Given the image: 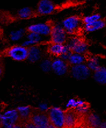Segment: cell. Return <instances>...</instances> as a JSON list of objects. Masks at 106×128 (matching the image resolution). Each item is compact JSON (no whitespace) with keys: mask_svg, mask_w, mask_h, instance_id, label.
Masks as SVG:
<instances>
[{"mask_svg":"<svg viewBox=\"0 0 106 128\" xmlns=\"http://www.w3.org/2000/svg\"><path fill=\"white\" fill-rule=\"evenodd\" d=\"M100 19H101V17L99 14H92V15L86 16L83 19V22L84 24H88L96 22Z\"/></svg>","mask_w":106,"mask_h":128,"instance_id":"26","label":"cell"},{"mask_svg":"<svg viewBox=\"0 0 106 128\" xmlns=\"http://www.w3.org/2000/svg\"><path fill=\"white\" fill-rule=\"evenodd\" d=\"M40 68L43 72H49L52 70V61L48 59L44 60L40 64Z\"/></svg>","mask_w":106,"mask_h":128,"instance_id":"25","label":"cell"},{"mask_svg":"<svg viewBox=\"0 0 106 128\" xmlns=\"http://www.w3.org/2000/svg\"><path fill=\"white\" fill-rule=\"evenodd\" d=\"M7 55L11 59L16 61H23L27 59L28 48L23 46H15L7 51Z\"/></svg>","mask_w":106,"mask_h":128,"instance_id":"5","label":"cell"},{"mask_svg":"<svg viewBox=\"0 0 106 128\" xmlns=\"http://www.w3.org/2000/svg\"><path fill=\"white\" fill-rule=\"evenodd\" d=\"M93 78L97 83L100 84H106V68L100 66L98 70L95 71Z\"/></svg>","mask_w":106,"mask_h":128,"instance_id":"19","label":"cell"},{"mask_svg":"<svg viewBox=\"0 0 106 128\" xmlns=\"http://www.w3.org/2000/svg\"><path fill=\"white\" fill-rule=\"evenodd\" d=\"M49 108L48 106V105L46 104V103L42 102L40 103V104L38 105V111L40 112H47L48 111Z\"/></svg>","mask_w":106,"mask_h":128,"instance_id":"28","label":"cell"},{"mask_svg":"<svg viewBox=\"0 0 106 128\" xmlns=\"http://www.w3.org/2000/svg\"><path fill=\"white\" fill-rule=\"evenodd\" d=\"M2 72H3V70H2V68L1 65H0V78H1L2 74Z\"/></svg>","mask_w":106,"mask_h":128,"instance_id":"34","label":"cell"},{"mask_svg":"<svg viewBox=\"0 0 106 128\" xmlns=\"http://www.w3.org/2000/svg\"><path fill=\"white\" fill-rule=\"evenodd\" d=\"M86 102L82 100H78V99H70L68 101V102L66 104V107L68 109H74L75 110L76 108L78 106H80L81 105L85 104Z\"/></svg>","mask_w":106,"mask_h":128,"instance_id":"24","label":"cell"},{"mask_svg":"<svg viewBox=\"0 0 106 128\" xmlns=\"http://www.w3.org/2000/svg\"><path fill=\"white\" fill-rule=\"evenodd\" d=\"M50 36L52 43L64 44L67 39V33L62 26L59 24L52 26Z\"/></svg>","mask_w":106,"mask_h":128,"instance_id":"8","label":"cell"},{"mask_svg":"<svg viewBox=\"0 0 106 128\" xmlns=\"http://www.w3.org/2000/svg\"><path fill=\"white\" fill-rule=\"evenodd\" d=\"M84 120V116L74 109H68L65 111L64 128H75L80 125Z\"/></svg>","mask_w":106,"mask_h":128,"instance_id":"3","label":"cell"},{"mask_svg":"<svg viewBox=\"0 0 106 128\" xmlns=\"http://www.w3.org/2000/svg\"><path fill=\"white\" fill-rule=\"evenodd\" d=\"M49 52L54 56H61L63 53L70 51L67 45L62 44L52 43L48 47Z\"/></svg>","mask_w":106,"mask_h":128,"instance_id":"16","label":"cell"},{"mask_svg":"<svg viewBox=\"0 0 106 128\" xmlns=\"http://www.w3.org/2000/svg\"><path fill=\"white\" fill-rule=\"evenodd\" d=\"M52 70L57 75L62 76L67 72L68 65L61 58H56L52 61Z\"/></svg>","mask_w":106,"mask_h":128,"instance_id":"11","label":"cell"},{"mask_svg":"<svg viewBox=\"0 0 106 128\" xmlns=\"http://www.w3.org/2000/svg\"><path fill=\"white\" fill-rule=\"evenodd\" d=\"M67 46L71 51L77 54H85L88 50V45L82 39L78 37H72L68 41Z\"/></svg>","mask_w":106,"mask_h":128,"instance_id":"6","label":"cell"},{"mask_svg":"<svg viewBox=\"0 0 106 128\" xmlns=\"http://www.w3.org/2000/svg\"><path fill=\"white\" fill-rule=\"evenodd\" d=\"M24 33H25L24 30L22 29L15 30L10 33L9 38L12 42H18L23 37Z\"/></svg>","mask_w":106,"mask_h":128,"instance_id":"22","label":"cell"},{"mask_svg":"<svg viewBox=\"0 0 106 128\" xmlns=\"http://www.w3.org/2000/svg\"><path fill=\"white\" fill-rule=\"evenodd\" d=\"M71 53V51H67V52H65L63 53V54L60 56V58L64 60V61H68V59H69Z\"/></svg>","mask_w":106,"mask_h":128,"instance_id":"29","label":"cell"},{"mask_svg":"<svg viewBox=\"0 0 106 128\" xmlns=\"http://www.w3.org/2000/svg\"><path fill=\"white\" fill-rule=\"evenodd\" d=\"M86 66L90 70L96 71L100 67V61L96 56H91L86 61Z\"/></svg>","mask_w":106,"mask_h":128,"instance_id":"21","label":"cell"},{"mask_svg":"<svg viewBox=\"0 0 106 128\" xmlns=\"http://www.w3.org/2000/svg\"><path fill=\"white\" fill-rule=\"evenodd\" d=\"M99 128H106V121H102Z\"/></svg>","mask_w":106,"mask_h":128,"instance_id":"31","label":"cell"},{"mask_svg":"<svg viewBox=\"0 0 106 128\" xmlns=\"http://www.w3.org/2000/svg\"><path fill=\"white\" fill-rule=\"evenodd\" d=\"M42 50L37 46H31L28 48L27 60L31 62H36L41 59Z\"/></svg>","mask_w":106,"mask_h":128,"instance_id":"17","label":"cell"},{"mask_svg":"<svg viewBox=\"0 0 106 128\" xmlns=\"http://www.w3.org/2000/svg\"><path fill=\"white\" fill-rule=\"evenodd\" d=\"M90 72L91 70L86 64H84L72 66L71 68V74L72 76L78 80H85L88 78L90 75Z\"/></svg>","mask_w":106,"mask_h":128,"instance_id":"9","label":"cell"},{"mask_svg":"<svg viewBox=\"0 0 106 128\" xmlns=\"http://www.w3.org/2000/svg\"><path fill=\"white\" fill-rule=\"evenodd\" d=\"M106 25V23L104 20L100 19L91 24H85L84 29L86 32L92 33L103 29Z\"/></svg>","mask_w":106,"mask_h":128,"instance_id":"18","label":"cell"},{"mask_svg":"<svg viewBox=\"0 0 106 128\" xmlns=\"http://www.w3.org/2000/svg\"><path fill=\"white\" fill-rule=\"evenodd\" d=\"M84 120L85 122V125L92 128H99L102 122L100 116L93 112L88 113L84 115Z\"/></svg>","mask_w":106,"mask_h":128,"instance_id":"13","label":"cell"},{"mask_svg":"<svg viewBox=\"0 0 106 128\" xmlns=\"http://www.w3.org/2000/svg\"><path fill=\"white\" fill-rule=\"evenodd\" d=\"M17 111L20 118V124H23L30 120L33 109L30 106H20L17 107Z\"/></svg>","mask_w":106,"mask_h":128,"instance_id":"14","label":"cell"},{"mask_svg":"<svg viewBox=\"0 0 106 128\" xmlns=\"http://www.w3.org/2000/svg\"><path fill=\"white\" fill-rule=\"evenodd\" d=\"M11 128H23V126L22 124H17V125L14 126L13 127H12Z\"/></svg>","mask_w":106,"mask_h":128,"instance_id":"33","label":"cell"},{"mask_svg":"<svg viewBox=\"0 0 106 128\" xmlns=\"http://www.w3.org/2000/svg\"><path fill=\"white\" fill-rule=\"evenodd\" d=\"M76 111L79 114L84 116L89 113V106L88 103L85 102L83 105H81L80 106H78L75 109Z\"/></svg>","mask_w":106,"mask_h":128,"instance_id":"27","label":"cell"},{"mask_svg":"<svg viewBox=\"0 0 106 128\" xmlns=\"http://www.w3.org/2000/svg\"><path fill=\"white\" fill-rule=\"evenodd\" d=\"M51 29L52 27L49 24L41 22L31 24L28 28V30L31 33L38 34L42 37H45L50 35Z\"/></svg>","mask_w":106,"mask_h":128,"instance_id":"10","label":"cell"},{"mask_svg":"<svg viewBox=\"0 0 106 128\" xmlns=\"http://www.w3.org/2000/svg\"><path fill=\"white\" fill-rule=\"evenodd\" d=\"M20 118L17 110H10L2 115L0 125L2 128H11L20 124Z\"/></svg>","mask_w":106,"mask_h":128,"instance_id":"2","label":"cell"},{"mask_svg":"<svg viewBox=\"0 0 106 128\" xmlns=\"http://www.w3.org/2000/svg\"><path fill=\"white\" fill-rule=\"evenodd\" d=\"M30 120L35 128H48L50 125L47 113L42 112L38 110H33Z\"/></svg>","mask_w":106,"mask_h":128,"instance_id":"4","label":"cell"},{"mask_svg":"<svg viewBox=\"0 0 106 128\" xmlns=\"http://www.w3.org/2000/svg\"><path fill=\"white\" fill-rule=\"evenodd\" d=\"M85 58L83 54L72 52L71 54L68 61L72 66L78 65L84 63Z\"/></svg>","mask_w":106,"mask_h":128,"instance_id":"20","label":"cell"},{"mask_svg":"<svg viewBox=\"0 0 106 128\" xmlns=\"http://www.w3.org/2000/svg\"><path fill=\"white\" fill-rule=\"evenodd\" d=\"M24 128H35V126L33 125V124L31 122L30 120L26 122V123L22 124Z\"/></svg>","mask_w":106,"mask_h":128,"instance_id":"30","label":"cell"},{"mask_svg":"<svg viewBox=\"0 0 106 128\" xmlns=\"http://www.w3.org/2000/svg\"><path fill=\"white\" fill-rule=\"evenodd\" d=\"M55 10V6L50 0H41L37 6V12L41 15L52 14Z\"/></svg>","mask_w":106,"mask_h":128,"instance_id":"12","label":"cell"},{"mask_svg":"<svg viewBox=\"0 0 106 128\" xmlns=\"http://www.w3.org/2000/svg\"><path fill=\"white\" fill-rule=\"evenodd\" d=\"M56 128V126H54L52 125V124H50V125H49V128Z\"/></svg>","mask_w":106,"mask_h":128,"instance_id":"35","label":"cell"},{"mask_svg":"<svg viewBox=\"0 0 106 128\" xmlns=\"http://www.w3.org/2000/svg\"><path fill=\"white\" fill-rule=\"evenodd\" d=\"M75 128H92L91 127L88 126L86 125H82V124H81L80 125L78 126L77 127H76Z\"/></svg>","mask_w":106,"mask_h":128,"instance_id":"32","label":"cell"},{"mask_svg":"<svg viewBox=\"0 0 106 128\" xmlns=\"http://www.w3.org/2000/svg\"><path fill=\"white\" fill-rule=\"evenodd\" d=\"M49 122L57 128H64L65 111L59 107L50 108L47 111Z\"/></svg>","mask_w":106,"mask_h":128,"instance_id":"1","label":"cell"},{"mask_svg":"<svg viewBox=\"0 0 106 128\" xmlns=\"http://www.w3.org/2000/svg\"><path fill=\"white\" fill-rule=\"evenodd\" d=\"M81 20L77 16H71L63 21L62 27L67 33L74 34L78 31L81 26Z\"/></svg>","mask_w":106,"mask_h":128,"instance_id":"7","label":"cell"},{"mask_svg":"<svg viewBox=\"0 0 106 128\" xmlns=\"http://www.w3.org/2000/svg\"><path fill=\"white\" fill-rule=\"evenodd\" d=\"M43 40V37L38 34L29 32L26 37V39L23 42L22 46L26 48L30 47L31 46H37Z\"/></svg>","mask_w":106,"mask_h":128,"instance_id":"15","label":"cell"},{"mask_svg":"<svg viewBox=\"0 0 106 128\" xmlns=\"http://www.w3.org/2000/svg\"><path fill=\"white\" fill-rule=\"evenodd\" d=\"M33 14V10L29 7H24L20 9L18 12V16L21 19H26L32 16Z\"/></svg>","mask_w":106,"mask_h":128,"instance_id":"23","label":"cell"}]
</instances>
